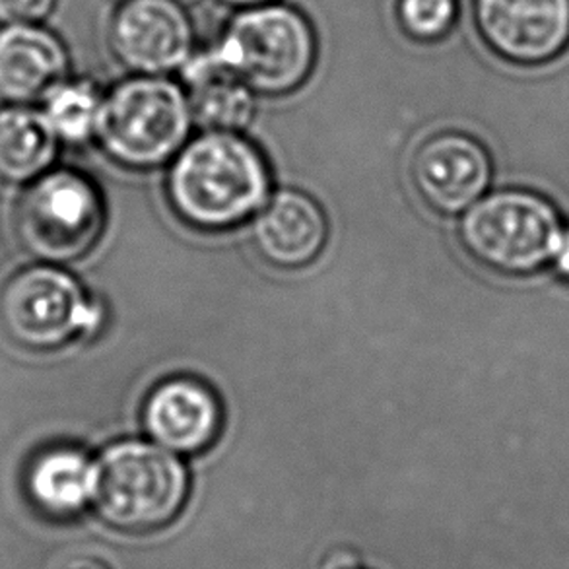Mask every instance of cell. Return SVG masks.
Here are the masks:
<instances>
[{
  "label": "cell",
  "mask_w": 569,
  "mask_h": 569,
  "mask_svg": "<svg viewBox=\"0 0 569 569\" xmlns=\"http://www.w3.org/2000/svg\"><path fill=\"white\" fill-rule=\"evenodd\" d=\"M183 72L192 121L204 131L239 132L251 123L254 92L210 49L194 53Z\"/></svg>",
  "instance_id": "obj_14"
},
{
  "label": "cell",
  "mask_w": 569,
  "mask_h": 569,
  "mask_svg": "<svg viewBox=\"0 0 569 569\" xmlns=\"http://www.w3.org/2000/svg\"><path fill=\"white\" fill-rule=\"evenodd\" d=\"M57 140L43 111L28 106L0 109V181L28 183L41 178L54 160Z\"/></svg>",
  "instance_id": "obj_16"
},
{
  "label": "cell",
  "mask_w": 569,
  "mask_h": 569,
  "mask_svg": "<svg viewBox=\"0 0 569 569\" xmlns=\"http://www.w3.org/2000/svg\"><path fill=\"white\" fill-rule=\"evenodd\" d=\"M96 462L77 447H53L36 457L28 472L31 500L49 516H77L92 501Z\"/></svg>",
  "instance_id": "obj_15"
},
{
  "label": "cell",
  "mask_w": 569,
  "mask_h": 569,
  "mask_svg": "<svg viewBox=\"0 0 569 569\" xmlns=\"http://www.w3.org/2000/svg\"><path fill=\"white\" fill-rule=\"evenodd\" d=\"M556 269L562 274L563 278L569 280V228H563L562 239H560V247L556 251L555 257Z\"/></svg>",
  "instance_id": "obj_21"
},
{
  "label": "cell",
  "mask_w": 569,
  "mask_h": 569,
  "mask_svg": "<svg viewBox=\"0 0 569 569\" xmlns=\"http://www.w3.org/2000/svg\"><path fill=\"white\" fill-rule=\"evenodd\" d=\"M43 100V116L59 139L84 142L96 137L103 93L93 82L64 78Z\"/></svg>",
  "instance_id": "obj_17"
},
{
  "label": "cell",
  "mask_w": 569,
  "mask_h": 569,
  "mask_svg": "<svg viewBox=\"0 0 569 569\" xmlns=\"http://www.w3.org/2000/svg\"><path fill=\"white\" fill-rule=\"evenodd\" d=\"M47 569H116V566L100 548L72 547L57 552Z\"/></svg>",
  "instance_id": "obj_20"
},
{
  "label": "cell",
  "mask_w": 569,
  "mask_h": 569,
  "mask_svg": "<svg viewBox=\"0 0 569 569\" xmlns=\"http://www.w3.org/2000/svg\"><path fill=\"white\" fill-rule=\"evenodd\" d=\"M57 0H0V23H43Z\"/></svg>",
  "instance_id": "obj_19"
},
{
  "label": "cell",
  "mask_w": 569,
  "mask_h": 569,
  "mask_svg": "<svg viewBox=\"0 0 569 569\" xmlns=\"http://www.w3.org/2000/svg\"><path fill=\"white\" fill-rule=\"evenodd\" d=\"M106 226L103 197L92 179L72 170L31 181L16 208V233L39 261L72 262L92 251Z\"/></svg>",
  "instance_id": "obj_6"
},
{
  "label": "cell",
  "mask_w": 569,
  "mask_h": 569,
  "mask_svg": "<svg viewBox=\"0 0 569 569\" xmlns=\"http://www.w3.org/2000/svg\"><path fill=\"white\" fill-rule=\"evenodd\" d=\"M563 223L556 208L529 191H500L478 200L461 222L462 246L490 270L525 277L555 261Z\"/></svg>",
  "instance_id": "obj_5"
},
{
  "label": "cell",
  "mask_w": 569,
  "mask_h": 569,
  "mask_svg": "<svg viewBox=\"0 0 569 569\" xmlns=\"http://www.w3.org/2000/svg\"><path fill=\"white\" fill-rule=\"evenodd\" d=\"M116 61L140 77H168L194 57V23L181 0H119L108 22Z\"/></svg>",
  "instance_id": "obj_8"
},
{
  "label": "cell",
  "mask_w": 569,
  "mask_h": 569,
  "mask_svg": "<svg viewBox=\"0 0 569 569\" xmlns=\"http://www.w3.org/2000/svg\"><path fill=\"white\" fill-rule=\"evenodd\" d=\"M329 223L316 200L300 191H280L254 214L259 253L280 269L306 267L321 253Z\"/></svg>",
  "instance_id": "obj_13"
},
{
  "label": "cell",
  "mask_w": 569,
  "mask_h": 569,
  "mask_svg": "<svg viewBox=\"0 0 569 569\" xmlns=\"http://www.w3.org/2000/svg\"><path fill=\"white\" fill-rule=\"evenodd\" d=\"M142 420L152 441L178 455L204 451L222 426V407L199 379L173 378L148 395Z\"/></svg>",
  "instance_id": "obj_11"
},
{
  "label": "cell",
  "mask_w": 569,
  "mask_h": 569,
  "mask_svg": "<svg viewBox=\"0 0 569 569\" xmlns=\"http://www.w3.org/2000/svg\"><path fill=\"white\" fill-rule=\"evenodd\" d=\"M69 51L43 23L0 26V98L12 106L43 100L69 78Z\"/></svg>",
  "instance_id": "obj_12"
},
{
  "label": "cell",
  "mask_w": 569,
  "mask_h": 569,
  "mask_svg": "<svg viewBox=\"0 0 569 569\" xmlns=\"http://www.w3.org/2000/svg\"><path fill=\"white\" fill-rule=\"evenodd\" d=\"M459 16L457 0H397V18L408 38L433 43L453 30Z\"/></svg>",
  "instance_id": "obj_18"
},
{
  "label": "cell",
  "mask_w": 569,
  "mask_h": 569,
  "mask_svg": "<svg viewBox=\"0 0 569 569\" xmlns=\"http://www.w3.org/2000/svg\"><path fill=\"white\" fill-rule=\"evenodd\" d=\"M187 496L186 465L156 441H119L96 462L93 508L117 531L162 529L178 517Z\"/></svg>",
  "instance_id": "obj_2"
},
{
  "label": "cell",
  "mask_w": 569,
  "mask_h": 569,
  "mask_svg": "<svg viewBox=\"0 0 569 569\" xmlns=\"http://www.w3.org/2000/svg\"><path fill=\"white\" fill-rule=\"evenodd\" d=\"M492 178L485 147L462 132H441L418 148L412 179L422 199L441 214H459L482 199Z\"/></svg>",
  "instance_id": "obj_10"
},
{
  "label": "cell",
  "mask_w": 569,
  "mask_h": 569,
  "mask_svg": "<svg viewBox=\"0 0 569 569\" xmlns=\"http://www.w3.org/2000/svg\"><path fill=\"white\" fill-rule=\"evenodd\" d=\"M478 33L492 53L521 67L558 59L569 47V0H475Z\"/></svg>",
  "instance_id": "obj_9"
},
{
  "label": "cell",
  "mask_w": 569,
  "mask_h": 569,
  "mask_svg": "<svg viewBox=\"0 0 569 569\" xmlns=\"http://www.w3.org/2000/svg\"><path fill=\"white\" fill-rule=\"evenodd\" d=\"M210 51L254 93L284 96L316 69L317 36L308 16L277 0L239 10Z\"/></svg>",
  "instance_id": "obj_4"
},
{
  "label": "cell",
  "mask_w": 569,
  "mask_h": 569,
  "mask_svg": "<svg viewBox=\"0 0 569 569\" xmlns=\"http://www.w3.org/2000/svg\"><path fill=\"white\" fill-rule=\"evenodd\" d=\"M191 124L183 86L168 77L132 74L103 96L96 139L113 162L148 170L179 154Z\"/></svg>",
  "instance_id": "obj_3"
},
{
  "label": "cell",
  "mask_w": 569,
  "mask_h": 569,
  "mask_svg": "<svg viewBox=\"0 0 569 569\" xmlns=\"http://www.w3.org/2000/svg\"><path fill=\"white\" fill-rule=\"evenodd\" d=\"M270 176L261 152L239 132L207 131L171 166L168 197L176 214L199 230H230L269 200Z\"/></svg>",
  "instance_id": "obj_1"
},
{
  "label": "cell",
  "mask_w": 569,
  "mask_h": 569,
  "mask_svg": "<svg viewBox=\"0 0 569 569\" xmlns=\"http://www.w3.org/2000/svg\"><path fill=\"white\" fill-rule=\"evenodd\" d=\"M82 286L53 264L16 270L0 288V329L16 347L49 352L96 325Z\"/></svg>",
  "instance_id": "obj_7"
},
{
  "label": "cell",
  "mask_w": 569,
  "mask_h": 569,
  "mask_svg": "<svg viewBox=\"0 0 569 569\" xmlns=\"http://www.w3.org/2000/svg\"><path fill=\"white\" fill-rule=\"evenodd\" d=\"M220 4L226 7L238 8V10H246V8L261 7V4H269V2H277V0H218Z\"/></svg>",
  "instance_id": "obj_22"
}]
</instances>
